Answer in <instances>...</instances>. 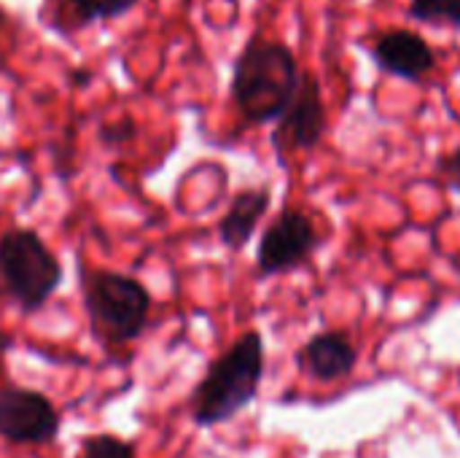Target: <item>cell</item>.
<instances>
[{
	"label": "cell",
	"instance_id": "3",
	"mask_svg": "<svg viewBox=\"0 0 460 458\" xmlns=\"http://www.w3.org/2000/svg\"><path fill=\"white\" fill-rule=\"evenodd\" d=\"M81 294L89 329L102 346H127L146 332L151 294L137 278L81 267Z\"/></svg>",
	"mask_w": 460,
	"mask_h": 458
},
{
	"label": "cell",
	"instance_id": "4",
	"mask_svg": "<svg viewBox=\"0 0 460 458\" xmlns=\"http://www.w3.org/2000/svg\"><path fill=\"white\" fill-rule=\"evenodd\" d=\"M62 283V265L35 229L11 227L0 235V292L22 308L40 310Z\"/></svg>",
	"mask_w": 460,
	"mask_h": 458
},
{
	"label": "cell",
	"instance_id": "15",
	"mask_svg": "<svg viewBox=\"0 0 460 458\" xmlns=\"http://www.w3.org/2000/svg\"><path fill=\"white\" fill-rule=\"evenodd\" d=\"M442 173H445V178L450 181V186L453 189H460V148L453 154V157H447V159H442Z\"/></svg>",
	"mask_w": 460,
	"mask_h": 458
},
{
	"label": "cell",
	"instance_id": "9",
	"mask_svg": "<svg viewBox=\"0 0 460 458\" xmlns=\"http://www.w3.org/2000/svg\"><path fill=\"white\" fill-rule=\"evenodd\" d=\"M137 3L140 0H49L40 16H46V22H51V27L62 32H75L94 22L119 19L129 13Z\"/></svg>",
	"mask_w": 460,
	"mask_h": 458
},
{
	"label": "cell",
	"instance_id": "2",
	"mask_svg": "<svg viewBox=\"0 0 460 458\" xmlns=\"http://www.w3.org/2000/svg\"><path fill=\"white\" fill-rule=\"evenodd\" d=\"M264 375V340L259 332L243 335L218 356L191 394V413L199 427H216L245 410Z\"/></svg>",
	"mask_w": 460,
	"mask_h": 458
},
{
	"label": "cell",
	"instance_id": "11",
	"mask_svg": "<svg viewBox=\"0 0 460 458\" xmlns=\"http://www.w3.org/2000/svg\"><path fill=\"white\" fill-rule=\"evenodd\" d=\"M305 367L318 381L345 378L356 367V348L350 346L345 335H337V332L318 335L305 348Z\"/></svg>",
	"mask_w": 460,
	"mask_h": 458
},
{
	"label": "cell",
	"instance_id": "16",
	"mask_svg": "<svg viewBox=\"0 0 460 458\" xmlns=\"http://www.w3.org/2000/svg\"><path fill=\"white\" fill-rule=\"evenodd\" d=\"M0 373H3V362H0Z\"/></svg>",
	"mask_w": 460,
	"mask_h": 458
},
{
	"label": "cell",
	"instance_id": "10",
	"mask_svg": "<svg viewBox=\"0 0 460 458\" xmlns=\"http://www.w3.org/2000/svg\"><path fill=\"white\" fill-rule=\"evenodd\" d=\"M270 208V192L267 189H245L240 192L229 211L224 213V219L218 221V238L226 248L240 251L245 248V243L253 238L261 216Z\"/></svg>",
	"mask_w": 460,
	"mask_h": 458
},
{
	"label": "cell",
	"instance_id": "6",
	"mask_svg": "<svg viewBox=\"0 0 460 458\" xmlns=\"http://www.w3.org/2000/svg\"><path fill=\"white\" fill-rule=\"evenodd\" d=\"M315 246V227L299 211H283L261 235L256 262L261 275H275L296 267Z\"/></svg>",
	"mask_w": 460,
	"mask_h": 458
},
{
	"label": "cell",
	"instance_id": "14",
	"mask_svg": "<svg viewBox=\"0 0 460 458\" xmlns=\"http://www.w3.org/2000/svg\"><path fill=\"white\" fill-rule=\"evenodd\" d=\"M132 135H135V121H132L129 116H121L116 124L102 127V140H105L108 146H124Z\"/></svg>",
	"mask_w": 460,
	"mask_h": 458
},
{
	"label": "cell",
	"instance_id": "1",
	"mask_svg": "<svg viewBox=\"0 0 460 458\" xmlns=\"http://www.w3.org/2000/svg\"><path fill=\"white\" fill-rule=\"evenodd\" d=\"M296 57L288 46L272 40H251L234 62L232 97L251 124H267L286 113L299 89Z\"/></svg>",
	"mask_w": 460,
	"mask_h": 458
},
{
	"label": "cell",
	"instance_id": "7",
	"mask_svg": "<svg viewBox=\"0 0 460 458\" xmlns=\"http://www.w3.org/2000/svg\"><path fill=\"white\" fill-rule=\"evenodd\" d=\"M323 121H326V116H323L318 81L313 76H302L299 89H296L291 105L286 108V113L278 119V130L272 135L278 154L313 148L321 140Z\"/></svg>",
	"mask_w": 460,
	"mask_h": 458
},
{
	"label": "cell",
	"instance_id": "5",
	"mask_svg": "<svg viewBox=\"0 0 460 458\" xmlns=\"http://www.w3.org/2000/svg\"><path fill=\"white\" fill-rule=\"evenodd\" d=\"M59 432L54 402L32 389H0V437L13 445H46Z\"/></svg>",
	"mask_w": 460,
	"mask_h": 458
},
{
	"label": "cell",
	"instance_id": "12",
	"mask_svg": "<svg viewBox=\"0 0 460 458\" xmlns=\"http://www.w3.org/2000/svg\"><path fill=\"white\" fill-rule=\"evenodd\" d=\"M410 13L420 22L460 24V0H415Z\"/></svg>",
	"mask_w": 460,
	"mask_h": 458
},
{
	"label": "cell",
	"instance_id": "8",
	"mask_svg": "<svg viewBox=\"0 0 460 458\" xmlns=\"http://www.w3.org/2000/svg\"><path fill=\"white\" fill-rule=\"evenodd\" d=\"M375 54L388 73H396L402 78H418L434 67V51L420 35L410 30H394L383 35Z\"/></svg>",
	"mask_w": 460,
	"mask_h": 458
},
{
	"label": "cell",
	"instance_id": "13",
	"mask_svg": "<svg viewBox=\"0 0 460 458\" xmlns=\"http://www.w3.org/2000/svg\"><path fill=\"white\" fill-rule=\"evenodd\" d=\"M84 458H135V445L116 435H94L84 443Z\"/></svg>",
	"mask_w": 460,
	"mask_h": 458
}]
</instances>
